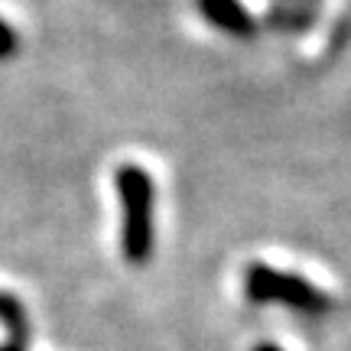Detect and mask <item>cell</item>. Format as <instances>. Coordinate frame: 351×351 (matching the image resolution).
I'll return each instance as SVG.
<instances>
[{"instance_id":"obj_1","label":"cell","mask_w":351,"mask_h":351,"mask_svg":"<svg viewBox=\"0 0 351 351\" xmlns=\"http://www.w3.org/2000/svg\"><path fill=\"white\" fill-rule=\"evenodd\" d=\"M114 192L121 202V254L127 263H150L156 247V182L140 163L114 169Z\"/></svg>"},{"instance_id":"obj_2","label":"cell","mask_w":351,"mask_h":351,"mask_svg":"<svg viewBox=\"0 0 351 351\" xmlns=\"http://www.w3.org/2000/svg\"><path fill=\"white\" fill-rule=\"evenodd\" d=\"M244 296L254 306H287L300 315H326L332 309V296L309 283L306 276L289 274V270H276L270 263H247L244 267Z\"/></svg>"},{"instance_id":"obj_3","label":"cell","mask_w":351,"mask_h":351,"mask_svg":"<svg viewBox=\"0 0 351 351\" xmlns=\"http://www.w3.org/2000/svg\"><path fill=\"white\" fill-rule=\"evenodd\" d=\"M192 3L205 23L221 29L225 36L238 39V43H251L261 33V20L241 0H192Z\"/></svg>"},{"instance_id":"obj_4","label":"cell","mask_w":351,"mask_h":351,"mask_svg":"<svg viewBox=\"0 0 351 351\" xmlns=\"http://www.w3.org/2000/svg\"><path fill=\"white\" fill-rule=\"evenodd\" d=\"M315 23H319V3H302V0H270V7L261 16V26L280 36L309 33Z\"/></svg>"},{"instance_id":"obj_5","label":"cell","mask_w":351,"mask_h":351,"mask_svg":"<svg viewBox=\"0 0 351 351\" xmlns=\"http://www.w3.org/2000/svg\"><path fill=\"white\" fill-rule=\"evenodd\" d=\"M0 326L7 328V335L10 341L16 345H26L29 341V313H26V306L13 293L7 289H0Z\"/></svg>"},{"instance_id":"obj_6","label":"cell","mask_w":351,"mask_h":351,"mask_svg":"<svg viewBox=\"0 0 351 351\" xmlns=\"http://www.w3.org/2000/svg\"><path fill=\"white\" fill-rule=\"evenodd\" d=\"M16 52H20V29L0 16V62L13 59Z\"/></svg>"},{"instance_id":"obj_7","label":"cell","mask_w":351,"mask_h":351,"mask_svg":"<svg viewBox=\"0 0 351 351\" xmlns=\"http://www.w3.org/2000/svg\"><path fill=\"white\" fill-rule=\"evenodd\" d=\"M254 351H283V348L274 345V341H261V345H254Z\"/></svg>"},{"instance_id":"obj_8","label":"cell","mask_w":351,"mask_h":351,"mask_svg":"<svg viewBox=\"0 0 351 351\" xmlns=\"http://www.w3.org/2000/svg\"><path fill=\"white\" fill-rule=\"evenodd\" d=\"M0 351H26V345H16V341H3V345H0Z\"/></svg>"},{"instance_id":"obj_9","label":"cell","mask_w":351,"mask_h":351,"mask_svg":"<svg viewBox=\"0 0 351 351\" xmlns=\"http://www.w3.org/2000/svg\"><path fill=\"white\" fill-rule=\"evenodd\" d=\"M302 3H319V0H302Z\"/></svg>"}]
</instances>
